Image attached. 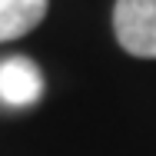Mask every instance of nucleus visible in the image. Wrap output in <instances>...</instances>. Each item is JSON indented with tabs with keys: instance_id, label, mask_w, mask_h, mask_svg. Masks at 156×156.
<instances>
[{
	"instance_id": "7ed1b4c3",
	"label": "nucleus",
	"mask_w": 156,
	"mask_h": 156,
	"mask_svg": "<svg viewBox=\"0 0 156 156\" xmlns=\"http://www.w3.org/2000/svg\"><path fill=\"white\" fill-rule=\"evenodd\" d=\"M50 0H0V43L20 40L47 17Z\"/></svg>"
},
{
	"instance_id": "f257e3e1",
	"label": "nucleus",
	"mask_w": 156,
	"mask_h": 156,
	"mask_svg": "<svg viewBox=\"0 0 156 156\" xmlns=\"http://www.w3.org/2000/svg\"><path fill=\"white\" fill-rule=\"evenodd\" d=\"M113 33L129 57L156 60V0H116Z\"/></svg>"
},
{
	"instance_id": "f03ea898",
	"label": "nucleus",
	"mask_w": 156,
	"mask_h": 156,
	"mask_svg": "<svg viewBox=\"0 0 156 156\" xmlns=\"http://www.w3.org/2000/svg\"><path fill=\"white\" fill-rule=\"evenodd\" d=\"M43 96V73L27 57H10L0 63V100L10 106H30Z\"/></svg>"
}]
</instances>
